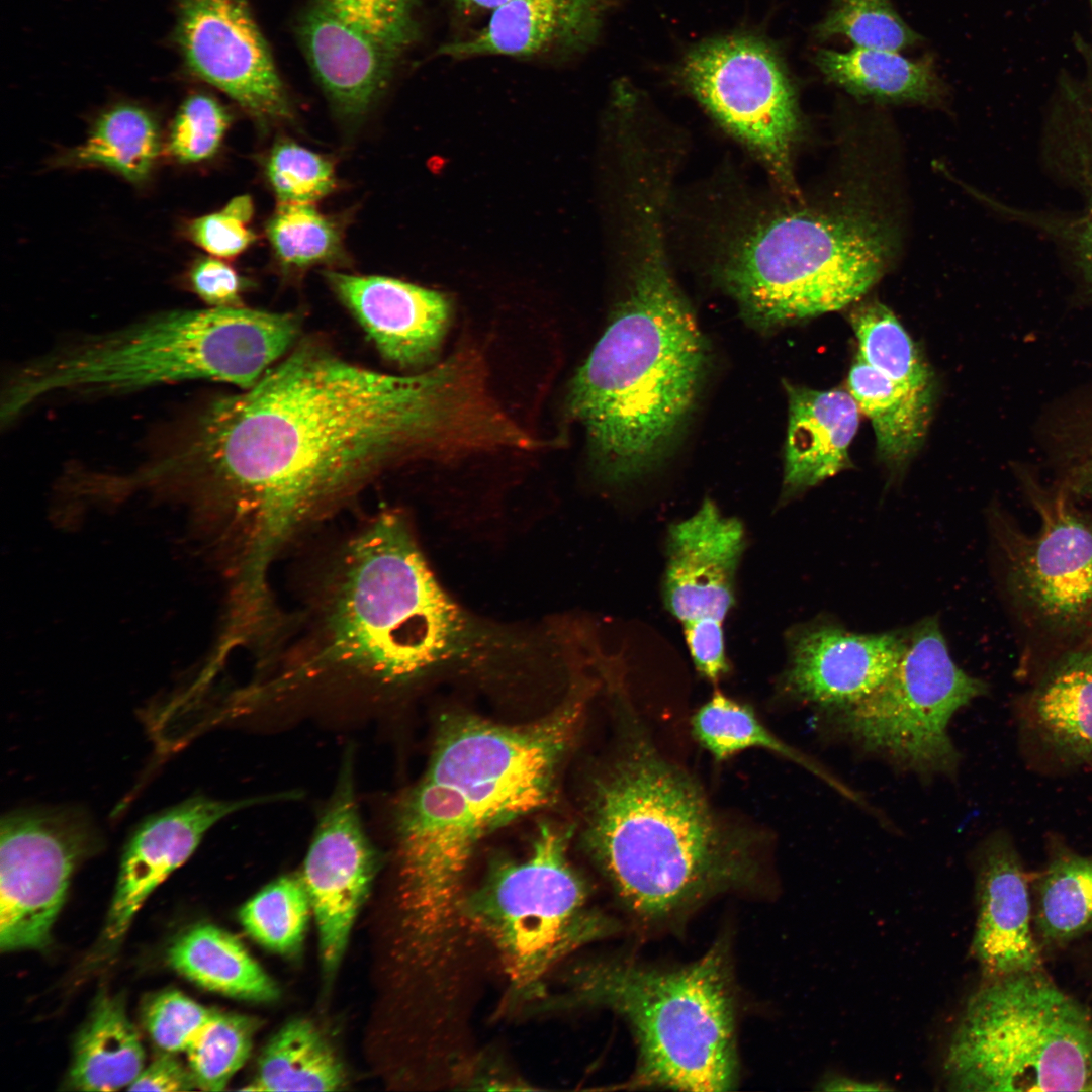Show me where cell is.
<instances>
[{"label":"cell","instance_id":"6da1fadb","mask_svg":"<svg viewBox=\"0 0 1092 1092\" xmlns=\"http://www.w3.org/2000/svg\"><path fill=\"white\" fill-rule=\"evenodd\" d=\"M497 432L485 369L467 348L394 375L309 340L252 387L174 424L133 478L188 509L232 599L259 609L273 601L278 558L381 474L486 452Z\"/></svg>","mask_w":1092,"mask_h":1092},{"label":"cell","instance_id":"7a4b0ae2","mask_svg":"<svg viewBox=\"0 0 1092 1092\" xmlns=\"http://www.w3.org/2000/svg\"><path fill=\"white\" fill-rule=\"evenodd\" d=\"M495 646L437 581L407 520L383 510L322 555L293 623L262 653L282 661L275 688L335 677L390 688Z\"/></svg>","mask_w":1092,"mask_h":1092},{"label":"cell","instance_id":"3957f363","mask_svg":"<svg viewBox=\"0 0 1092 1092\" xmlns=\"http://www.w3.org/2000/svg\"><path fill=\"white\" fill-rule=\"evenodd\" d=\"M578 712L565 706L519 727L473 717L445 724L424 778L395 814L398 902L412 958L429 964L452 956L475 845L550 800Z\"/></svg>","mask_w":1092,"mask_h":1092},{"label":"cell","instance_id":"277c9868","mask_svg":"<svg viewBox=\"0 0 1092 1092\" xmlns=\"http://www.w3.org/2000/svg\"><path fill=\"white\" fill-rule=\"evenodd\" d=\"M637 251L628 292L566 401L600 471L621 482L663 459L695 405L708 359L665 256L660 212L639 214Z\"/></svg>","mask_w":1092,"mask_h":1092},{"label":"cell","instance_id":"5b68a950","mask_svg":"<svg viewBox=\"0 0 1092 1092\" xmlns=\"http://www.w3.org/2000/svg\"><path fill=\"white\" fill-rule=\"evenodd\" d=\"M588 839L643 927L681 922L712 898L759 882L752 835L720 818L700 787L641 736L597 782Z\"/></svg>","mask_w":1092,"mask_h":1092},{"label":"cell","instance_id":"8992f818","mask_svg":"<svg viewBox=\"0 0 1092 1092\" xmlns=\"http://www.w3.org/2000/svg\"><path fill=\"white\" fill-rule=\"evenodd\" d=\"M292 314L243 306L175 310L68 342L12 371L2 417L55 395L108 396L189 380L252 387L293 344Z\"/></svg>","mask_w":1092,"mask_h":1092},{"label":"cell","instance_id":"52a82bcc","mask_svg":"<svg viewBox=\"0 0 1092 1092\" xmlns=\"http://www.w3.org/2000/svg\"><path fill=\"white\" fill-rule=\"evenodd\" d=\"M556 1008H606L627 1023L635 1069L622 1088L727 1091L739 1079L737 996L729 946L658 967L629 958L577 963L562 976Z\"/></svg>","mask_w":1092,"mask_h":1092},{"label":"cell","instance_id":"ba28073f","mask_svg":"<svg viewBox=\"0 0 1092 1092\" xmlns=\"http://www.w3.org/2000/svg\"><path fill=\"white\" fill-rule=\"evenodd\" d=\"M889 229L864 211L759 213L726 242L717 277L759 330L841 309L880 278Z\"/></svg>","mask_w":1092,"mask_h":1092},{"label":"cell","instance_id":"9c48e42d","mask_svg":"<svg viewBox=\"0 0 1092 1092\" xmlns=\"http://www.w3.org/2000/svg\"><path fill=\"white\" fill-rule=\"evenodd\" d=\"M944 1071L954 1091H1092V1014L1044 969L983 978Z\"/></svg>","mask_w":1092,"mask_h":1092},{"label":"cell","instance_id":"30bf717a","mask_svg":"<svg viewBox=\"0 0 1092 1092\" xmlns=\"http://www.w3.org/2000/svg\"><path fill=\"white\" fill-rule=\"evenodd\" d=\"M566 845V831L542 826L526 859L497 866L462 901L463 922L494 946L517 1001L544 998L558 963L618 929L588 905Z\"/></svg>","mask_w":1092,"mask_h":1092},{"label":"cell","instance_id":"8fae6325","mask_svg":"<svg viewBox=\"0 0 1092 1092\" xmlns=\"http://www.w3.org/2000/svg\"><path fill=\"white\" fill-rule=\"evenodd\" d=\"M1038 517L1034 532L991 509L988 524L1004 597L1046 660L1092 635V518L1064 486L1041 485L1020 470Z\"/></svg>","mask_w":1092,"mask_h":1092},{"label":"cell","instance_id":"7c38bea8","mask_svg":"<svg viewBox=\"0 0 1092 1092\" xmlns=\"http://www.w3.org/2000/svg\"><path fill=\"white\" fill-rule=\"evenodd\" d=\"M987 685L951 658L936 616L903 630L899 660L869 696L839 711L842 732L867 751L922 776H952L960 755L948 734L952 716Z\"/></svg>","mask_w":1092,"mask_h":1092},{"label":"cell","instance_id":"4fadbf2b","mask_svg":"<svg viewBox=\"0 0 1092 1092\" xmlns=\"http://www.w3.org/2000/svg\"><path fill=\"white\" fill-rule=\"evenodd\" d=\"M680 77L713 117L794 194L792 154L800 115L794 87L775 51L753 36L710 40L688 54Z\"/></svg>","mask_w":1092,"mask_h":1092},{"label":"cell","instance_id":"5bb4252c","mask_svg":"<svg viewBox=\"0 0 1092 1092\" xmlns=\"http://www.w3.org/2000/svg\"><path fill=\"white\" fill-rule=\"evenodd\" d=\"M419 0H307L297 22L315 79L343 116L365 114L421 36Z\"/></svg>","mask_w":1092,"mask_h":1092},{"label":"cell","instance_id":"9a60e30c","mask_svg":"<svg viewBox=\"0 0 1092 1092\" xmlns=\"http://www.w3.org/2000/svg\"><path fill=\"white\" fill-rule=\"evenodd\" d=\"M0 825V947L40 948L76 866L98 848L99 839L88 819L73 810H16Z\"/></svg>","mask_w":1092,"mask_h":1092},{"label":"cell","instance_id":"2e32d148","mask_svg":"<svg viewBox=\"0 0 1092 1092\" xmlns=\"http://www.w3.org/2000/svg\"><path fill=\"white\" fill-rule=\"evenodd\" d=\"M666 542L665 608L681 623L698 671L716 681L728 670L723 622L735 601L743 526L706 499L694 515L671 525Z\"/></svg>","mask_w":1092,"mask_h":1092},{"label":"cell","instance_id":"e0dca14e","mask_svg":"<svg viewBox=\"0 0 1092 1092\" xmlns=\"http://www.w3.org/2000/svg\"><path fill=\"white\" fill-rule=\"evenodd\" d=\"M176 40L187 68L260 121L284 120L291 103L245 0H177Z\"/></svg>","mask_w":1092,"mask_h":1092},{"label":"cell","instance_id":"ac0fdd59","mask_svg":"<svg viewBox=\"0 0 1092 1092\" xmlns=\"http://www.w3.org/2000/svg\"><path fill=\"white\" fill-rule=\"evenodd\" d=\"M350 767L344 768L316 826L300 874L315 918L321 960L334 973L378 866L356 802Z\"/></svg>","mask_w":1092,"mask_h":1092},{"label":"cell","instance_id":"d6986e66","mask_svg":"<svg viewBox=\"0 0 1092 1092\" xmlns=\"http://www.w3.org/2000/svg\"><path fill=\"white\" fill-rule=\"evenodd\" d=\"M903 630L857 633L833 620L796 629L783 676L788 696L833 712L873 693L896 666Z\"/></svg>","mask_w":1092,"mask_h":1092},{"label":"cell","instance_id":"ffe728a7","mask_svg":"<svg viewBox=\"0 0 1092 1092\" xmlns=\"http://www.w3.org/2000/svg\"><path fill=\"white\" fill-rule=\"evenodd\" d=\"M611 4L612 0H509L475 32L440 46L435 55L459 61L572 60L595 46Z\"/></svg>","mask_w":1092,"mask_h":1092},{"label":"cell","instance_id":"44dd1931","mask_svg":"<svg viewBox=\"0 0 1092 1092\" xmlns=\"http://www.w3.org/2000/svg\"><path fill=\"white\" fill-rule=\"evenodd\" d=\"M977 920L973 954L983 978L1043 968L1032 927V899L1019 854L1006 835L981 843L974 857Z\"/></svg>","mask_w":1092,"mask_h":1092},{"label":"cell","instance_id":"7402d4cb","mask_svg":"<svg viewBox=\"0 0 1092 1092\" xmlns=\"http://www.w3.org/2000/svg\"><path fill=\"white\" fill-rule=\"evenodd\" d=\"M267 799L222 801L196 796L144 820L122 855L107 938L116 940L124 934L149 895L192 855L215 823Z\"/></svg>","mask_w":1092,"mask_h":1092},{"label":"cell","instance_id":"603a6c76","mask_svg":"<svg viewBox=\"0 0 1092 1092\" xmlns=\"http://www.w3.org/2000/svg\"><path fill=\"white\" fill-rule=\"evenodd\" d=\"M325 276L384 358L401 368L434 359L449 318L441 293L384 276Z\"/></svg>","mask_w":1092,"mask_h":1092},{"label":"cell","instance_id":"cb8c5ba5","mask_svg":"<svg viewBox=\"0 0 1092 1092\" xmlns=\"http://www.w3.org/2000/svg\"><path fill=\"white\" fill-rule=\"evenodd\" d=\"M789 418L783 479L793 496L850 466L849 447L859 407L848 391L815 390L786 382Z\"/></svg>","mask_w":1092,"mask_h":1092},{"label":"cell","instance_id":"d4e9b609","mask_svg":"<svg viewBox=\"0 0 1092 1092\" xmlns=\"http://www.w3.org/2000/svg\"><path fill=\"white\" fill-rule=\"evenodd\" d=\"M1029 711L1053 748L1076 762H1092V635L1046 661Z\"/></svg>","mask_w":1092,"mask_h":1092},{"label":"cell","instance_id":"484cf974","mask_svg":"<svg viewBox=\"0 0 1092 1092\" xmlns=\"http://www.w3.org/2000/svg\"><path fill=\"white\" fill-rule=\"evenodd\" d=\"M816 65L828 81L859 98L931 103L941 95L930 59L913 61L896 51L855 47L848 52L821 50Z\"/></svg>","mask_w":1092,"mask_h":1092},{"label":"cell","instance_id":"4316f807","mask_svg":"<svg viewBox=\"0 0 1092 1092\" xmlns=\"http://www.w3.org/2000/svg\"><path fill=\"white\" fill-rule=\"evenodd\" d=\"M168 956L174 969L208 990L258 1002L279 997L276 983L240 940L216 926L200 924L189 929L172 944Z\"/></svg>","mask_w":1092,"mask_h":1092},{"label":"cell","instance_id":"83f0119b","mask_svg":"<svg viewBox=\"0 0 1092 1092\" xmlns=\"http://www.w3.org/2000/svg\"><path fill=\"white\" fill-rule=\"evenodd\" d=\"M140 1036L119 998L102 997L77 1037L69 1084L81 1091L128 1087L144 1069Z\"/></svg>","mask_w":1092,"mask_h":1092},{"label":"cell","instance_id":"f1b7e54d","mask_svg":"<svg viewBox=\"0 0 1092 1092\" xmlns=\"http://www.w3.org/2000/svg\"><path fill=\"white\" fill-rule=\"evenodd\" d=\"M346 1084L342 1062L318 1028L307 1019L286 1023L258 1060L251 1091H336Z\"/></svg>","mask_w":1092,"mask_h":1092},{"label":"cell","instance_id":"f546056e","mask_svg":"<svg viewBox=\"0 0 1092 1092\" xmlns=\"http://www.w3.org/2000/svg\"><path fill=\"white\" fill-rule=\"evenodd\" d=\"M848 387L872 423L881 458L891 466L903 464L922 441L930 400L897 384L859 355L850 368Z\"/></svg>","mask_w":1092,"mask_h":1092},{"label":"cell","instance_id":"4dcf8cb0","mask_svg":"<svg viewBox=\"0 0 1092 1092\" xmlns=\"http://www.w3.org/2000/svg\"><path fill=\"white\" fill-rule=\"evenodd\" d=\"M1032 902V927L1042 952L1076 944L1092 932V859L1063 852L1040 877Z\"/></svg>","mask_w":1092,"mask_h":1092},{"label":"cell","instance_id":"1f68e13d","mask_svg":"<svg viewBox=\"0 0 1092 1092\" xmlns=\"http://www.w3.org/2000/svg\"><path fill=\"white\" fill-rule=\"evenodd\" d=\"M160 152L153 117L141 107L121 104L104 112L88 139L68 154L67 162L99 166L130 182L146 180Z\"/></svg>","mask_w":1092,"mask_h":1092},{"label":"cell","instance_id":"d6a6232c","mask_svg":"<svg viewBox=\"0 0 1092 1092\" xmlns=\"http://www.w3.org/2000/svg\"><path fill=\"white\" fill-rule=\"evenodd\" d=\"M692 728L697 740L717 760L727 759L748 748L767 749L804 766L841 794L859 802L853 791L822 765L774 735L750 707L721 693L714 694L698 710L693 717Z\"/></svg>","mask_w":1092,"mask_h":1092},{"label":"cell","instance_id":"836d02e7","mask_svg":"<svg viewBox=\"0 0 1092 1092\" xmlns=\"http://www.w3.org/2000/svg\"><path fill=\"white\" fill-rule=\"evenodd\" d=\"M1055 169L1082 193L1092 192V71L1060 82L1046 125Z\"/></svg>","mask_w":1092,"mask_h":1092},{"label":"cell","instance_id":"e575fe53","mask_svg":"<svg viewBox=\"0 0 1092 1092\" xmlns=\"http://www.w3.org/2000/svg\"><path fill=\"white\" fill-rule=\"evenodd\" d=\"M857 338L858 355L873 368L904 388L931 400L927 365L911 337L885 305L873 302L850 314Z\"/></svg>","mask_w":1092,"mask_h":1092},{"label":"cell","instance_id":"d590c367","mask_svg":"<svg viewBox=\"0 0 1092 1092\" xmlns=\"http://www.w3.org/2000/svg\"><path fill=\"white\" fill-rule=\"evenodd\" d=\"M312 912L299 875H286L268 884L241 909L246 932L265 947L282 954L299 950Z\"/></svg>","mask_w":1092,"mask_h":1092},{"label":"cell","instance_id":"8d00e7d4","mask_svg":"<svg viewBox=\"0 0 1092 1092\" xmlns=\"http://www.w3.org/2000/svg\"><path fill=\"white\" fill-rule=\"evenodd\" d=\"M258 1021L216 1012L186 1050L199 1089L220 1091L248 1060Z\"/></svg>","mask_w":1092,"mask_h":1092},{"label":"cell","instance_id":"74e56055","mask_svg":"<svg viewBox=\"0 0 1092 1092\" xmlns=\"http://www.w3.org/2000/svg\"><path fill=\"white\" fill-rule=\"evenodd\" d=\"M815 27L820 40L842 35L857 48L900 51L921 38L900 17L890 0H831Z\"/></svg>","mask_w":1092,"mask_h":1092},{"label":"cell","instance_id":"f35d334b","mask_svg":"<svg viewBox=\"0 0 1092 1092\" xmlns=\"http://www.w3.org/2000/svg\"><path fill=\"white\" fill-rule=\"evenodd\" d=\"M267 235L278 258L291 267L333 260L341 250L337 225L311 203L280 202L268 221Z\"/></svg>","mask_w":1092,"mask_h":1092},{"label":"cell","instance_id":"ab89813d","mask_svg":"<svg viewBox=\"0 0 1092 1092\" xmlns=\"http://www.w3.org/2000/svg\"><path fill=\"white\" fill-rule=\"evenodd\" d=\"M266 170L280 202L311 203L336 187L332 163L290 141H281L273 147Z\"/></svg>","mask_w":1092,"mask_h":1092},{"label":"cell","instance_id":"60d3db41","mask_svg":"<svg viewBox=\"0 0 1092 1092\" xmlns=\"http://www.w3.org/2000/svg\"><path fill=\"white\" fill-rule=\"evenodd\" d=\"M230 124L224 107L213 97L198 93L180 106L168 139V152L182 163H197L214 155Z\"/></svg>","mask_w":1092,"mask_h":1092},{"label":"cell","instance_id":"b9f144b4","mask_svg":"<svg viewBox=\"0 0 1092 1092\" xmlns=\"http://www.w3.org/2000/svg\"><path fill=\"white\" fill-rule=\"evenodd\" d=\"M215 1013L184 994L170 990L156 994L146 1002L143 1020L153 1041L163 1052L177 1054L186 1052Z\"/></svg>","mask_w":1092,"mask_h":1092},{"label":"cell","instance_id":"7bdbcfd3","mask_svg":"<svg viewBox=\"0 0 1092 1092\" xmlns=\"http://www.w3.org/2000/svg\"><path fill=\"white\" fill-rule=\"evenodd\" d=\"M253 214L249 196L232 199L220 211L194 219L188 228L192 241L208 253L230 258L246 250L255 240L248 228Z\"/></svg>","mask_w":1092,"mask_h":1092},{"label":"cell","instance_id":"ee69618b","mask_svg":"<svg viewBox=\"0 0 1092 1092\" xmlns=\"http://www.w3.org/2000/svg\"><path fill=\"white\" fill-rule=\"evenodd\" d=\"M189 286L210 307L241 305L244 281L226 263L219 259L202 258L191 267Z\"/></svg>","mask_w":1092,"mask_h":1092},{"label":"cell","instance_id":"f6af8a7d","mask_svg":"<svg viewBox=\"0 0 1092 1092\" xmlns=\"http://www.w3.org/2000/svg\"><path fill=\"white\" fill-rule=\"evenodd\" d=\"M197 1083L189 1068L175 1054L163 1052L150 1065L144 1067L135 1080L126 1088L129 1091L178 1092L197 1089Z\"/></svg>","mask_w":1092,"mask_h":1092},{"label":"cell","instance_id":"bcb514c9","mask_svg":"<svg viewBox=\"0 0 1092 1092\" xmlns=\"http://www.w3.org/2000/svg\"><path fill=\"white\" fill-rule=\"evenodd\" d=\"M1084 196L1086 198L1084 211L1067 223L1065 233L1076 264L1092 293V192H1085Z\"/></svg>","mask_w":1092,"mask_h":1092},{"label":"cell","instance_id":"7dc6e473","mask_svg":"<svg viewBox=\"0 0 1092 1092\" xmlns=\"http://www.w3.org/2000/svg\"><path fill=\"white\" fill-rule=\"evenodd\" d=\"M821 1085V1089L826 1091H881L889 1089L878 1082L861 1081L839 1075L827 1077Z\"/></svg>","mask_w":1092,"mask_h":1092},{"label":"cell","instance_id":"c3c4849f","mask_svg":"<svg viewBox=\"0 0 1092 1092\" xmlns=\"http://www.w3.org/2000/svg\"><path fill=\"white\" fill-rule=\"evenodd\" d=\"M507 1L509 0H446L455 11L464 16H488Z\"/></svg>","mask_w":1092,"mask_h":1092},{"label":"cell","instance_id":"681fc988","mask_svg":"<svg viewBox=\"0 0 1092 1092\" xmlns=\"http://www.w3.org/2000/svg\"><path fill=\"white\" fill-rule=\"evenodd\" d=\"M1081 954L1080 966L1084 979L1092 992V932L1078 941Z\"/></svg>","mask_w":1092,"mask_h":1092},{"label":"cell","instance_id":"f907efd6","mask_svg":"<svg viewBox=\"0 0 1092 1092\" xmlns=\"http://www.w3.org/2000/svg\"><path fill=\"white\" fill-rule=\"evenodd\" d=\"M1091 4H1092V0H1091Z\"/></svg>","mask_w":1092,"mask_h":1092}]
</instances>
